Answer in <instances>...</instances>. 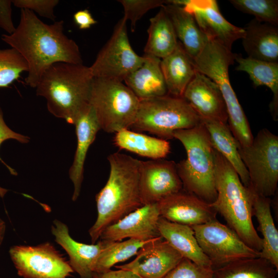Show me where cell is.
<instances>
[{
  "instance_id": "7c38bea8",
  "label": "cell",
  "mask_w": 278,
  "mask_h": 278,
  "mask_svg": "<svg viewBox=\"0 0 278 278\" xmlns=\"http://www.w3.org/2000/svg\"><path fill=\"white\" fill-rule=\"evenodd\" d=\"M9 252L18 275L23 278H67L74 272L49 242L14 246Z\"/></svg>"
},
{
  "instance_id": "484cf974",
  "label": "cell",
  "mask_w": 278,
  "mask_h": 278,
  "mask_svg": "<svg viewBox=\"0 0 278 278\" xmlns=\"http://www.w3.org/2000/svg\"><path fill=\"white\" fill-rule=\"evenodd\" d=\"M202 120L214 149L229 162L237 173L243 185L248 187L250 183L248 172L240 157L237 142L228 124L214 120Z\"/></svg>"
},
{
  "instance_id": "30bf717a",
  "label": "cell",
  "mask_w": 278,
  "mask_h": 278,
  "mask_svg": "<svg viewBox=\"0 0 278 278\" xmlns=\"http://www.w3.org/2000/svg\"><path fill=\"white\" fill-rule=\"evenodd\" d=\"M127 21L123 18L116 24L112 36L90 66L93 77L123 82L143 63L129 41Z\"/></svg>"
},
{
  "instance_id": "f546056e",
  "label": "cell",
  "mask_w": 278,
  "mask_h": 278,
  "mask_svg": "<svg viewBox=\"0 0 278 278\" xmlns=\"http://www.w3.org/2000/svg\"><path fill=\"white\" fill-rule=\"evenodd\" d=\"M148 37L144 54L161 59L171 54L176 48L178 40L168 16L161 7L160 10L149 20Z\"/></svg>"
},
{
  "instance_id": "d590c367",
  "label": "cell",
  "mask_w": 278,
  "mask_h": 278,
  "mask_svg": "<svg viewBox=\"0 0 278 278\" xmlns=\"http://www.w3.org/2000/svg\"><path fill=\"white\" fill-rule=\"evenodd\" d=\"M162 278H213V270L183 258Z\"/></svg>"
},
{
  "instance_id": "836d02e7",
  "label": "cell",
  "mask_w": 278,
  "mask_h": 278,
  "mask_svg": "<svg viewBox=\"0 0 278 278\" xmlns=\"http://www.w3.org/2000/svg\"><path fill=\"white\" fill-rule=\"evenodd\" d=\"M28 71L23 56L14 48L0 49V88H7Z\"/></svg>"
},
{
  "instance_id": "9c48e42d",
  "label": "cell",
  "mask_w": 278,
  "mask_h": 278,
  "mask_svg": "<svg viewBox=\"0 0 278 278\" xmlns=\"http://www.w3.org/2000/svg\"><path fill=\"white\" fill-rule=\"evenodd\" d=\"M237 148L248 172V188L258 196H273L278 183L277 135L264 128L250 145L242 147L237 144Z\"/></svg>"
},
{
  "instance_id": "ac0fdd59",
  "label": "cell",
  "mask_w": 278,
  "mask_h": 278,
  "mask_svg": "<svg viewBox=\"0 0 278 278\" xmlns=\"http://www.w3.org/2000/svg\"><path fill=\"white\" fill-rule=\"evenodd\" d=\"M183 98L202 120L228 123L227 110L219 88L205 75L196 72L186 86Z\"/></svg>"
},
{
  "instance_id": "44dd1931",
  "label": "cell",
  "mask_w": 278,
  "mask_h": 278,
  "mask_svg": "<svg viewBox=\"0 0 278 278\" xmlns=\"http://www.w3.org/2000/svg\"><path fill=\"white\" fill-rule=\"evenodd\" d=\"M244 48L248 57L270 62H278V26L254 19L243 27Z\"/></svg>"
},
{
  "instance_id": "8fae6325",
  "label": "cell",
  "mask_w": 278,
  "mask_h": 278,
  "mask_svg": "<svg viewBox=\"0 0 278 278\" xmlns=\"http://www.w3.org/2000/svg\"><path fill=\"white\" fill-rule=\"evenodd\" d=\"M192 227L213 270L238 259L260 256V252L248 246L233 230L217 219Z\"/></svg>"
},
{
  "instance_id": "d4e9b609",
  "label": "cell",
  "mask_w": 278,
  "mask_h": 278,
  "mask_svg": "<svg viewBox=\"0 0 278 278\" xmlns=\"http://www.w3.org/2000/svg\"><path fill=\"white\" fill-rule=\"evenodd\" d=\"M161 7L170 19L178 40L193 59L204 48L207 38L199 28L194 16L182 6L166 3Z\"/></svg>"
},
{
  "instance_id": "4316f807",
  "label": "cell",
  "mask_w": 278,
  "mask_h": 278,
  "mask_svg": "<svg viewBox=\"0 0 278 278\" xmlns=\"http://www.w3.org/2000/svg\"><path fill=\"white\" fill-rule=\"evenodd\" d=\"M235 60L238 63L235 70L247 73L255 86H266L273 94L269 109L273 119H278V62H270L243 58L235 54Z\"/></svg>"
},
{
  "instance_id": "ab89813d",
  "label": "cell",
  "mask_w": 278,
  "mask_h": 278,
  "mask_svg": "<svg viewBox=\"0 0 278 278\" xmlns=\"http://www.w3.org/2000/svg\"><path fill=\"white\" fill-rule=\"evenodd\" d=\"M75 23L80 29H87L97 23L88 9L80 10L73 15Z\"/></svg>"
},
{
  "instance_id": "d6986e66",
  "label": "cell",
  "mask_w": 278,
  "mask_h": 278,
  "mask_svg": "<svg viewBox=\"0 0 278 278\" xmlns=\"http://www.w3.org/2000/svg\"><path fill=\"white\" fill-rule=\"evenodd\" d=\"M51 233L55 241L67 253L69 264L80 278H92L98 257L107 241L100 240L96 244H85L74 240L70 235L67 226L55 220Z\"/></svg>"
},
{
  "instance_id": "8d00e7d4",
  "label": "cell",
  "mask_w": 278,
  "mask_h": 278,
  "mask_svg": "<svg viewBox=\"0 0 278 278\" xmlns=\"http://www.w3.org/2000/svg\"><path fill=\"white\" fill-rule=\"evenodd\" d=\"M14 5L18 8L36 12L39 15L55 22L54 9L59 3L58 0H14Z\"/></svg>"
},
{
  "instance_id": "83f0119b",
  "label": "cell",
  "mask_w": 278,
  "mask_h": 278,
  "mask_svg": "<svg viewBox=\"0 0 278 278\" xmlns=\"http://www.w3.org/2000/svg\"><path fill=\"white\" fill-rule=\"evenodd\" d=\"M270 198L253 193V216L256 218L258 230L263 237L260 256L278 269V231L271 214Z\"/></svg>"
},
{
  "instance_id": "1f68e13d",
  "label": "cell",
  "mask_w": 278,
  "mask_h": 278,
  "mask_svg": "<svg viewBox=\"0 0 278 278\" xmlns=\"http://www.w3.org/2000/svg\"><path fill=\"white\" fill-rule=\"evenodd\" d=\"M151 240L142 241L129 238L123 241H107L98 257L94 273L106 272L116 264L128 259L136 255L143 246Z\"/></svg>"
},
{
  "instance_id": "4fadbf2b",
  "label": "cell",
  "mask_w": 278,
  "mask_h": 278,
  "mask_svg": "<svg viewBox=\"0 0 278 278\" xmlns=\"http://www.w3.org/2000/svg\"><path fill=\"white\" fill-rule=\"evenodd\" d=\"M167 3L178 5L190 13L208 40L231 50L233 43L242 39L245 31L228 22L220 12L215 0H169Z\"/></svg>"
},
{
  "instance_id": "b9f144b4",
  "label": "cell",
  "mask_w": 278,
  "mask_h": 278,
  "mask_svg": "<svg viewBox=\"0 0 278 278\" xmlns=\"http://www.w3.org/2000/svg\"><path fill=\"white\" fill-rule=\"evenodd\" d=\"M6 229L5 222L0 218V247L3 243L4 239Z\"/></svg>"
},
{
  "instance_id": "2e32d148",
  "label": "cell",
  "mask_w": 278,
  "mask_h": 278,
  "mask_svg": "<svg viewBox=\"0 0 278 278\" xmlns=\"http://www.w3.org/2000/svg\"><path fill=\"white\" fill-rule=\"evenodd\" d=\"M160 218L157 203L143 205L106 227L100 240L116 242L125 238L142 241L154 239L161 236L158 228Z\"/></svg>"
},
{
  "instance_id": "5bb4252c",
  "label": "cell",
  "mask_w": 278,
  "mask_h": 278,
  "mask_svg": "<svg viewBox=\"0 0 278 278\" xmlns=\"http://www.w3.org/2000/svg\"><path fill=\"white\" fill-rule=\"evenodd\" d=\"M138 186L143 205L157 203L183 189L176 163L163 159L140 160Z\"/></svg>"
},
{
  "instance_id": "ffe728a7",
  "label": "cell",
  "mask_w": 278,
  "mask_h": 278,
  "mask_svg": "<svg viewBox=\"0 0 278 278\" xmlns=\"http://www.w3.org/2000/svg\"><path fill=\"white\" fill-rule=\"evenodd\" d=\"M74 125L77 136V147L74 161L69 170V177L74 184L72 200L75 201L81 191L88 151L100 128L95 112L90 105L78 117Z\"/></svg>"
},
{
  "instance_id": "6da1fadb",
  "label": "cell",
  "mask_w": 278,
  "mask_h": 278,
  "mask_svg": "<svg viewBox=\"0 0 278 278\" xmlns=\"http://www.w3.org/2000/svg\"><path fill=\"white\" fill-rule=\"evenodd\" d=\"M63 21L48 25L28 9H21L20 20L14 32L3 34L2 40L16 49L27 63L26 83L36 88L44 72L53 64L62 62L83 64L77 43L64 33Z\"/></svg>"
},
{
  "instance_id": "74e56055",
  "label": "cell",
  "mask_w": 278,
  "mask_h": 278,
  "mask_svg": "<svg viewBox=\"0 0 278 278\" xmlns=\"http://www.w3.org/2000/svg\"><path fill=\"white\" fill-rule=\"evenodd\" d=\"M8 139L15 140L21 143H27L29 141L28 136L16 133L7 126L4 120L3 112L0 107V146L4 141ZM0 161L7 167L11 174L17 175L16 171L6 164L1 157ZM7 191L8 190L0 187V196L3 197Z\"/></svg>"
},
{
  "instance_id": "e0dca14e",
  "label": "cell",
  "mask_w": 278,
  "mask_h": 278,
  "mask_svg": "<svg viewBox=\"0 0 278 278\" xmlns=\"http://www.w3.org/2000/svg\"><path fill=\"white\" fill-rule=\"evenodd\" d=\"M160 217L190 227L216 219L217 212L211 204L183 189L157 203Z\"/></svg>"
},
{
  "instance_id": "d6a6232c",
  "label": "cell",
  "mask_w": 278,
  "mask_h": 278,
  "mask_svg": "<svg viewBox=\"0 0 278 278\" xmlns=\"http://www.w3.org/2000/svg\"><path fill=\"white\" fill-rule=\"evenodd\" d=\"M237 10L255 16L256 20L278 25L277 0H230Z\"/></svg>"
},
{
  "instance_id": "9a60e30c",
  "label": "cell",
  "mask_w": 278,
  "mask_h": 278,
  "mask_svg": "<svg viewBox=\"0 0 278 278\" xmlns=\"http://www.w3.org/2000/svg\"><path fill=\"white\" fill-rule=\"evenodd\" d=\"M136 255L130 263L115 267L131 271L141 278H162L183 258L161 236L146 244Z\"/></svg>"
},
{
  "instance_id": "4dcf8cb0",
  "label": "cell",
  "mask_w": 278,
  "mask_h": 278,
  "mask_svg": "<svg viewBox=\"0 0 278 278\" xmlns=\"http://www.w3.org/2000/svg\"><path fill=\"white\" fill-rule=\"evenodd\" d=\"M277 269L262 257L246 258L213 270V278H276Z\"/></svg>"
},
{
  "instance_id": "7a4b0ae2",
  "label": "cell",
  "mask_w": 278,
  "mask_h": 278,
  "mask_svg": "<svg viewBox=\"0 0 278 278\" xmlns=\"http://www.w3.org/2000/svg\"><path fill=\"white\" fill-rule=\"evenodd\" d=\"M108 160L109 178L96 195L97 217L89 230L93 243L106 227L143 205L138 186L140 160L118 152L110 154Z\"/></svg>"
},
{
  "instance_id": "7402d4cb",
  "label": "cell",
  "mask_w": 278,
  "mask_h": 278,
  "mask_svg": "<svg viewBox=\"0 0 278 278\" xmlns=\"http://www.w3.org/2000/svg\"><path fill=\"white\" fill-rule=\"evenodd\" d=\"M158 228L160 236L183 258L199 266L212 268L211 263L199 245L192 227L171 222L160 217Z\"/></svg>"
},
{
  "instance_id": "f35d334b",
  "label": "cell",
  "mask_w": 278,
  "mask_h": 278,
  "mask_svg": "<svg viewBox=\"0 0 278 278\" xmlns=\"http://www.w3.org/2000/svg\"><path fill=\"white\" fill-rule=\"evenodd\" d=\"M12 1L0 0V27L9 34L14 32L15 27L11 18Z\"/></svg>"
},
{
  "instance_id": "603a6c76",
  "label": "cell",
  "mask_w": 278,
  "mask_h": 278,
  "mask_svg": "<svg viewBox=\"0 0 278 278\" xmlns=\"http://www.w3.org/2000/svg\"><path fill=\"white\" fill-rule=\"evenodd\" d=\"M143 56V63L124 80L125 84L139 100L167 95L161 59L152 55Z\"/></svg>"
},
{
  "instance_id": "f1b7e54d",
  "label": "cell",
  "mask_w": 278,
  "mask_h": 278,
  "mask_svg": "<svg viewBox=\"0 0 278 278\" xmlns=\"http://www.w3.org/2000/svg\"><path fill=\"white\" fill-rule=\"evenodd\" d=\"M113 143L121 149L152 160L163 159L170 150V143L166 140L127 129L115 133Z\"/></svg>"
},
{
  "instance_id": "3957f363",
  "label": "cell",
  "mask_w": 278,
  "mask_h": 278,
  "mask_svg": "<svg viewBox=\"0 0 278 278\" xmlns=\"http://www.w3.org/2000/svg\"><path fill=\"white\" fill-rule=\"evenodd\" d=\"M93 78L90 67L83 64L56 62L42 75L37 95L46 99L51 114L74 125L90 106Z\"/></svg>"
},
{
  "instance_id": "8992f818",
  "label": "cell",
  "mask_w": 278,
  "mask_h": 278,
  "mask_svg": "<svg viewBox=\"0 0 278 278\" xmlns=\"http://www.w3.org/2000/svg\"><path fill=\"white\" fill-rule=\"evenodd\" d=\"M235 54L218 43L208 40L193 60L197 71L210 78L219 86L227 108L231 131L238 145L246 147L251 144L254 137L230 82L229 68L234 63Z\"/></svg>"
},
{
  "instance_id": "60d3db41",
  "label": "cell",
  "mask_w": 278,
  "mask_h": 278,
  "mask_svg": "<svg viewBox=\"0 0 278 278\" xmlns=\"http://www.w3.org/2000/svg\"><path fill=\"white\" fill-rule=\"evenodd\" d=\"M92 278H141L135 273L125 269L109 270L101 273H94Z\"/></svg>"
},
{
  "instance_id": "52a82bcc",
  "label": "cell",
  "mask_w": 278,
  "mask_h": 278,
  "mask_svg": "<svg viewBox=\"0 0 278 278\" xmlns=\"http://www.w3.org/2000/svg\"><path fill=\"white\" fill-rule=\"evenodd\" d=\"M202 123L201 117L184 98L167 94L140 99L129 129L148 132L167 140L173 138L174 131L191 129Z\"/></svg>"
},
{
  "instance_id": "5b68a950",
  "label": "cell",
  "mask_w": 278,
  "mask_h": 278,
  "mask_svg": "<svg viewBox=\"0 0 278 278\" xmlns=\"http://www.w3.org/2000/svg\"><path fill=\"white\" fill-rule=\"evenodd\" d=\"M186 152V159L176 163L183 189L211 204L217 197L215 187V149L203 123L188 129L175 131Z\"/></svg>"
},
{
  "instance_id": "cb8c5ba5",
  "label": "cell",
  "mask_w": 278,
  "mask_h": 278,
  "mask_svg": "<svg viewBox=\"0 0 278 278\" xmlns=\"http://www.w3.org/2000/svg\"><path fill=\"white\" fill-rule=\"evenodd\" d=\"M161 68L168 95L183 97L186 86L197 71L193 58L179 41L175 50L161 60Z\"/></svg>"
},
{
  "instance_id": "e575fe53",
  "label": "cell",
  "mask_w": 278,
  "mask_h": 278,
  "mask_svg": "<svg viewBox=\"0 0 278 278\" xmlns=\"http://www.w3.org/2000/svg\"><path fill=\"white\" fill-rule=\"evenodd\" d=\"M124 10L123 18L131 22V30H135L136 24L149 10L166 3L164 0H119Z\"/></svg>"
},
{
  "instance_id": "ba28073f",
  "label": "cell",
  "mask_w": 278,
  "mask_h": 278,
  "mask_svg": "<svg viewBox=\"0 0 278 278\" xmlns=\"http://www.w3.org/2000/svg\"><path fill=\"white\" fill-rule=\"evenodd\" d=\"M140 100L123 82L93 78L89 104L100 129L116 133L129 129L137 114Z\"/></svg>"
},
{
  "instance_id": "277c9868",
  "label": "cell",
  "mask_w": 278,
  "mask_h": 278,
  "mask_svg": "<svg viewBox=\"0 0 278 278\" xmlns=\"http://www.w3.org/2000/svg\"><path fill=\"white\" fill-rule=\"evenodd\" d=\"M217 197L211 204L250 248L260 252L263 241L252 221L253 193L242 183L229 162L215 150Z\"/></svg>"
}]
</instances>
